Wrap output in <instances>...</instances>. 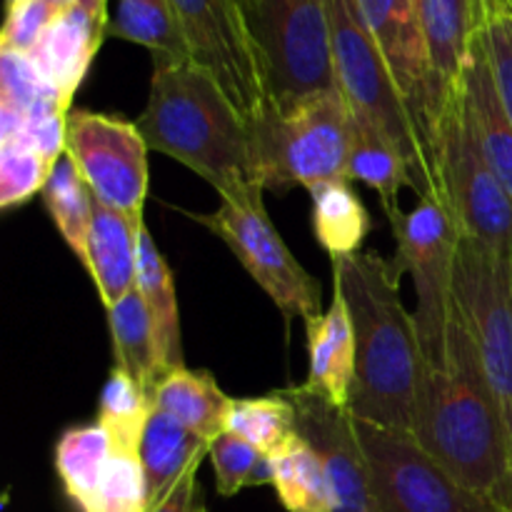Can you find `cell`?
<instances>
[{
  "label": "cell",
  "instance_id": "36",
  "mask_svg": "<svg viewBox=\"0 0 512 512\" xmlns=\"http://www.w3.org/2000/svg\"><path fill=\"white\" fill-rule=\"evenodd\" d=\"M260 455H263L260 450H255L253 445L228 430L210 443L208 458L213 463L215 483H218V493L223 498H233L243 488H250V475H253Z\"/></svg>",
  "mask_w": 512,
  "mask_h": 512
},
{
  "label": "cell",
  "instance_id": "21",
  "mask_svg": "<svg viewBox=\"0 0 512 512\" xmlns=\"http://www.w3.org/2000/svg\"><path fill=\"white\" fill-rule=\"evenodd\" d=\"M155 408L168 413L180 425L213 443L220 433H225L233 400L210 370L175 368L155 385L153 390Z\"/></svg>",
  "mask_w": 512,
  "mask_h": 512
},
{
  "label": "cell",
  "instance_id": "10",
  "mask_svg": "<svg viewBox=\"0 0 512 512\" xmlns=\"http://www.w3.org/2000/svg\"><path fill=\"white\" fill-rule=\"evenodd\" d=\"M455 318L468 333L512 450V263L460 238Z\"/></svg>",
  "mask_w": 512,
  "mask_h": 512
},
{
  "label": "cell",
  "instance_id": "32",
  "mask_svg": "<svg viewBox=\"0 0 512 512\" xmlns=\"http://www.w3.org/2000/svg\"><path fill=\"white\" fill-rule=\"evenodd\" d=\"M225 430L265 455H275L298 433V410L283 393L235 398Z\"/></svg>",
  "mask_w": 512,
  "mask_h": 512
},
{
  "label": "cell",
  "instance_id": "26",
  "mask_svg": "<svg viewBox=\"0 0 512 512\" xmlns=\"http://www.w3.org/2000/svg\"><path fill=\"white\" fill-rule=\"evenodd\" d=\"M105 313H108L110 338H113L115 365L133 375L140 385L155 390V385L165 378V365L160 358L158 340H155L153 320H150L138 285Z\"/></svg>",
  "mask_w": 512,
  "mask_h": 512
},
{
  "label": "cell",
  "instance_id": "41",
  "mask_svg": "<svg viewBox=\"0 0 512 512\" xmlns=\"http://www.w3.org/2000/svg\"><path fill=\"white\" fill-rule=\"evenodd\" d=\"M480 13H512V0H480Z\"/></svg>",
  "mask_w": 512,
  "mask_h": 512
},
{
  "label": "cell",
  "instance_id": "28",
  "mask_svg": "<svg viewBox=\"0 0 512 512\" xmlns=\"http://www.w3.org/2000/svg\"><path fill=\"white\" fill-rule=\"evenodd\" d=\"M113 453V440L100 423L73 425L60 433L53 453L55 473L68 500L80 512L98 490Z\"/></svg>",
  "mask_w": 512,
  "mask_h": 512
},
{
  "label": "cell",
  "instance_id": "30",
  "mask_svg": "<svg viewBox=\"0 0 512 512\" xmlns=\"http://www.w3.org/2000/svg\"><path fill=\"white\" fill-rule=\"evenodd\" d=\"M40 195H43L45 210H48L55 230L85 268L88 265V238L90 225H93L95 198L68 155L58 160Z\"/></svg>",
  "mask_w": 512,
  "mask_h": 512
},
{
  "label": "cell",
  "instance_id": "39",
  "mask_svg": "<svg viewBox=\"0 0 512 512\" xmlns=\"http://www.w3.org/2000/svg\"><path fill=\"white\" fill-rule=\"evenodd\" d=\"M200 463H203V460H200ZM200 463L190 465L188 473L175 483V488L170 490L158 505L150 508V512H210L203 500V490H200L198 485Z\"/></svg>",
  "mask_w": 512,
  "mask_h": 512
},
{
  "label": "cell",
  "instance_id": "31",
  "mask_svg": "<svg viewBox=\"0 0 512 512\" xmlns=\"http://www.w3.org/2000/svg\"><path fill=\"white\" fill-rule=\"evenodd\" d=\"M155 413L153 390L140 385L123 368L115 365L103 385L98 400V420L108 430L115 450H133L138 453L140 440L148 428L150 415Z\"/></svg>",
  "mask_w": 512,
  "mask_h": 512
},
{
  "label": "cell",
  "instance_id": "27",
  "mask_svg": "<svg viewBox=\"0 0 512 512\" xmlns=\"http://www.w3.org/2000/svg\"><path fill=\"white\" fill-rule=\"evenodd\" d=\"M353 123L355 128L348 160V180H355V183H363L370 190H375L380 195V203H383L390 225H395L403 218L398 198L400 188H410L418 195V185H415V178L403 155L378 130L355 118Z\"/></svg>",
  "mask_w": 512,
  "mask_h": 512
},
{
  "label": "cell",
  "instance_id": "12",
  "mask_svg": "<svg viewBox=\"0 0 512 512\" xmlns=\"http://www.w3.org/2000/svg\"><path fill=\"white\" fill-rule=\"evenodd\" d=\"M148 143L135 120L93 110H70L65 155L73 160L93 198L133 223H145L148 198Z\"/></svg>",
  "mask_w": 512,
  "mask_h": 512
},
{
  "label": "cell",
  "instance_id": "5",
  "mask_svg": "<svg viewBox=\"0 0 512 512\" xmlns=\"http://www.w3.org/2000/svg\"><path fill=\"white\" fill-rule=\"evenodd\" d=\"M330 25L335 78L353 110V118L378 130L403 155L418 185V198L430 193L440 195L433 155L383 53L365 28L355 0H330Z\"/></svg>",
  "mask_w": 512,
  "mask_h": 512
},
{
  "label": "cell",
  "instance_id": "14",
  "mask_svg": "<svg viewBox=\"0 0 512 512\" xmlns=\"http://www.w3.org/2000/svg\"><path fill=\"white\" fill-rule=\"evenodd\" d=\"M355 5L383 53L435 163V133L443 118V108L435 93L418 0H355Z\"/></svg>",
  "mask_w": 512,
  "mask_h": 512
},
{
  "label": "cell",
  "instance_id": "22",
  "mask_svg": "<svg viewBox=\"0 0 512 512\" xmlns=\"http://www.w3.org/2000/svg\"><path fill=\"white\" fill-rule=\"evenodd\" d=\"M138 290L143 295L150 320H153L155 340H158L160 358H163L165 375H168L170 370L185 365L178 293H175L173 270L165 263L163 253L158 250L145 223L138 228Z\"/></svg>",
  "mask_w": 512,
  "mask_h": 512
},
{
  "label": "cell",
  "instance_id": "6",
  "mask_svg": "<svg viewBox=\"0 0 512 512\" xmlns=\"http://www.w3.org/2000/svg\"><path fill=\"white\" fill-rule=\"evenodd\" d=\"M435 170L440 198L448 205L460 238L512 263V198L480 150L463 90L440 118Z\"/></svg>",
  "mask_w": 512,
  "mask_h": 512
},
{
  "label": "cell",
  "instance_id": "17",
  "mask_svg": "<svg viewBox=\"0 0 512 512\" xmlns=\"http://www.w3.org/2000/svg\"><path fill=\"white\" fill-rule=\"evenodd\" d=\"M418 13L435 93L445 113L463 90L470 45L483 20L480 0H418Z\"/></svg>",
  "mask_w": 512,
  "mask_h": 512
},
{
  "label": "cell",
  "instance_id": "24",
  "mask_svg": "<svg viewBox=\"0 0 512 512\" xmlns=\"http://www.w3.org/2000/svg\"><path fill=\"white\" fill-rule=\"evenodd\" d=\"M108 35L143 45L163 63L193 60L173 0H113L108 8Z\"/></svg>",
  "mask_w": 512,
  "mask_h": 512
},
{
  "label": "cell",
  "instance_id": "2",
  "mask_svg": "<svg viewBox=\"0 0 512 512\" xmlns=\"http://www.w3.org/2000/svg\"><path fill=\"white\" fill-rule=\"evenodd\" d=\"M413 438L470 493L512 512V450L473 343L458 318L445 355L425 368Z\"/></svg>",
  "mask_w": 512,
  "mask_h": 512
},
{
  "label": "cell",
  "instance_id": "25",
  "mask_svg": "<svg viewBox=\"0 0 512 512\" xmlns=\"http://www.w3.org/2000/svg\"><path fill=\"white\" fill-rule=\"evenodd\" d=\"M308 193L313 203V233L328 250L330 260L360 253L373 220L360 195L350 188V180H325Z\"/></svg>",
  "mask_w": 512,
  "mask_h": 512
},
{
  "label": "cell",
  "instance_id": "20",
  "mask_svg": "<svg viewBox=\"0 0 512 512\" xmlns=\"http://www.w3.org/2000/svg\"><path fill=\"white\" fill-rule=\"evenodd\" d=\"M118 210L93 205V225L88 238V275L93 278L103 308H113L138 285V228Z\"/></svg>",
  "mask_w": 512,
  "mask_h": 512
},
{
  "label": "cell",
  "instance_id": "3",
  "mask_svg": "<svg viewBox=\"0 0 512 512\" xmlns=\"http://www.w3.org/2000/svg\"><path fill=\"white\" fill-rule=\"evenodd\" d=\"M135 125L150 150L198 173L223 200L263 198L253 128L218 80L193 60H155L148 103Z\"/></svg>",
  "mask_w": 512,
  "mask_h": 512
},
{
  "label": "cell",
  "instance_id": "43",
  "mask_svg": "<svg viewBox=\"0 0 512 512\" xmlns=\"http://www.w3.org/2000/svg\"><path fill=\"white\" fill-rule=\"evenodd\" d=\"M18 3H23V0H8V8H13V5H18Z\"/></svg>",
  "mask_w": 512,
  "mask_h": 512
},
{
  "label": "cell",
  "instance_id": "29",
  "mask_svg": "<svg viewBox=\"0 0 512 512\" xmlns=\"http://www.w3.org/2000/svg\"><path fill=\"white\" fill-rule=\"evenodd\" d=\"M273 488L285 512H335L328 473L298 433L273 455Z\"/></svg>",
  "mask_w": 512,
  "mask_h": 512
},
{
  "label": "cell",
  "instance_id": "15",
  "mask_svg": "<svg viewBox=\"0 0 512 512\" xmlns=\"http://www.w3.org/2000/svg\"><path fill=\"white\" fill-rule=\"evenodd\" d=\"M298 410V435L313 445L333 488L335 512H380L370 478L368 455L350 408L295 385L280 390Z\"/></svg>",
  "mask_w": 512,
  "mask_h": 512
},
{
  "label": "cell",
  "instance_id": "35",
  "mask_svg": "<svg viewBox=\"0 0 512 512\" xmlns=\"http://www.w3.org/2000/svg\"><path fill=\"white\" fill-rule=\"evenodd\" d=\"M150 488L140 455L115 450L98 490L83 512H150Z\"/></svg>",
  "mask_w": 512,
  "mask_h": 512
},
{
  "label": "cell",
  "instance_id": "38",
  "mask_svg": "<svg viewBox=\"0 0 512 512\" xmlns=\"http://www.w3.org/2000/svg\"><path fill=\"white\" fill-rule=\"evenodd\" d=\"M58 10L48 0H23V3L8 8L3 35H0V50L30 55L50 23L55 20Z\"/></svg>",
  "mask_w": 512,
  "mask_h": 512
},
{
  "label": "cell",
  "instance_id": "11",
  "mask_svg": "<svg viewBox=\"0 0 512 512\" xmlns=\"http://www.w3.org/2000/svg\"><path fill=\"white\" fill-rule=\"evenodd\" d=\"M380 512H505L460 485L413 435L355 418Z\"/></svg>",
  "mask_w": 512,
  "mask_h": 512
},
{
  "label": "cell",
  "instance_id": "13",
  "mask_svg": "<svg viewBox=\"0 0 512 512\" xmlns=\"http://www.w3.org/2000/svg\"><path fill=\"white\" fill-rule=\"evenodd\" d=\"M190 58L208 70L250 125L268 105L243 0H173Z\"/></svg>",
  "mask_w": 512,
  "mask_h": 512
},
{
  "label": "cell",
  "instance_id": "19",
  "mask_svg": "<svg viewBox=\"0 0 512 512\" xmlns=\"http://www.w3.org/2000/svg\"><path fill=\"white\" fill-rule=\"evenodd\" d=\"M463 100L485 160L512 198V123L500 100L480 30L470 45L463 75Z\"/></svg>",
  "mask_w": 512,
  "mask_h": 512
},
{
  "label": "cell",
  "instance_id": "1",
  "mask_svg": "<svg viewBox=\"0 0 512 512\" xmlns=\"http://www.w3.org/2000/svg\"><path fill=\"white\" fill-rule=\"evenodd\" d=\"M393 260L355 253L333 260V285L343 293L355 325L358 373L350 413L365 423L413 435L418 390L428 358L418 325L400 295Z\"/></svg>",
  "mask_w": 512,
  "mask_h": 512
},
{
  "label": "cell",
  "instance_id": "42",
  "mask_svg": "<svg viewBox=\"0 0 512 512\" xmlns=\"http://www.w3.org/2000/svg\"><path fill=\"white\" fill-rule=\"evenodd\" d=\"M255 3H258V0H243L245 10H248V8H253V5H255Z\"/></svg>",
  "mask_w": 512,
  "mask_h": 512
},
{
  "label": "cell",
  "instance_id": "4",
  "mask_svg": "<svg viewBox=\"0 0 512 512\" xmlns=\"http://www.w3.org/2000/svg\"><path fill=\"white\" fill-rule=\"evenodd\" d=\"M250 128L265 190L283 195L298 185L310 190L325 180H348L355 123L340 88L290 105L268 103Z\"/></svg>",
  "mask_w": 512,
  "mask_h": 512
},
{
  "label": "cell",
  "instance_id": "33",
  "mask_svg": "<svg viewBox=\"0 0 512 512\" xmlns=\"http://www.w3.org/2000/svg\"><path fill=\"white\" fill-rule=\"evenodd\" d=\"M58 95L35 70L28 55L0 50V140L18 133L40 100Z\"/></svg>",
  "mask_w": 512,
  "mask_h": 512
},
{
  "label": "cell",
  "instance_id": "9",
  "mask_svg": "<svg viewBox=\"0 0 512 512\" xmlns=\"http://www.w3.org/2000/svg\"><path fill=\"white\" fill-rule=\"evenodd\" d=\"M188 215L233 250L245 273L265 290L285 318H303V323H310L325 313L323 288L290 253L263 198L223 200L213 213Z\"/></svg>",
  "mask_w": 512,
  "mask_h": 512
},
{
  "label": "cell",
  "instance_id": "23",
  "mask_svg": "<svg viewBox=\"0 0 512 512\" xmlns=\"http://www.w3.org/2000/svg\"><path fill=\"white\" fill-rule=\"evenodd\" d=\"M208 450L210 443L190 433L168 413L155 408L138 450L140 463L148 475L150 505H158L175 488V483L188 473L190 465L200 463L208 455Z\"/></svg>",
  "mask_w": 512,
  "mask_h": 512
},
{
  "label": "cell",
  "instance_id": "16",
  "mask_svg": "<svg viewBox=\"0 0 512 512\" xmlns=\"http://www.w3.org/2000/svg\"><path fill=\"white\" fill-rule=\"evenodd\" d=\"M105 35H108L105 13H95L88 8L60 10L33 53L28 55L40 78L63 98L68 108L88 75L90 63L103 45Z\"/></svg>",
  "mask_w": 512,
  "mask_h": 512
},
{
  "label": "cell",
  "instance_id": "18",
  "mask_svg": "<svg viewBox=\"0 0 512 512\" xmlns=\"http://www.w3.org/2000/svg\"><path fill=\"white\" fill-rule=\"evenodd\" d=\"M305 330H308L310 370L303 385L325 395L340 408H350L355 373H358V348H355L353 315L335 285L328 310L305 323Z\"/></svg>",
  "mask_w": 512,
  "mask_h": 512
},
{
  "label": "cell",
  "instance_id": "37",
  "mask_svg": "<svg viewBox=\"0 0 512 512\" xmlns=\"http://www.w3.org/2000/svg\"><path fill=\"white\" fill-rule=\"evenodd\" d=\"M480 38L493 68L495 85L512 123V13H488L480 20Z\"/></svg>",
  "mask_w": 512,
  "mask_h": 512
},
{
  "label": "cell",
  "instance_id": "8",
  "mask_svg": "<svg viewBox=\"0 0 512 512\" xmlns=\"http://www.w3.org/2000/svg\"><path fill=\"white\" fill-rule=\"evenodd\" d=\"M398 240L395 268L413 278L415 325L430 365L445 355L448 330L455 318V268H458L460 233L440 195L418 200L410 213L393 225Z\"/></svg>",
  "mask_w": 512,
  "mask_h": 512
},
{
  "label": "cell",
  "instance_id": "34",
  "mask_svg": "<svg viewBox=\"0 0 512 512\" xmlns=\"http://www.w3.org/2000/svg\"><path fill=\"white\" fill-rule=\"evenodd\" d=\"M53 168L25 135L0 140V208H18L43 193Z\"/></svg>",
  "mask_w": 512,
  "mask_h": 512
},
{
  "label": "cell",
  "instance_id": "7",
  "mask_svg": "<svg viewBox=\"0 0 512 512\" xmlns=\"http://www.w3.org/2000/svg\"><path fill=\"white\" fill-rule=\"evenodd\" d=\"M248 13L268 103L338 88L330 0H258Z\"/></svg>",
  "mask_w": 512,
  "mask_h": 512
},
{
  "label": "cell",
  "instance_id": "40",
  "mask_svg": "<svg viewBox=\"0 0 512 512\" xmlns=\"http://www.w3.org/2000/svg\"><path fill=\"white\" fill-rule=\"evenodd\" d=\"M55 10H68V8H88L95 13L108 15V0H48Z\"/></svg>",
  "mask_w": 512,
  "mask_h": 512
}]
</instances>
